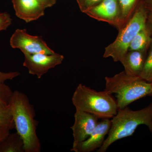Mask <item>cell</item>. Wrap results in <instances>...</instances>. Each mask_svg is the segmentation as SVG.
Masks as SVG:
<instances>
[{
  "mask_svg": "<svg viewBox=\"0 0 152 152\" xmlns=\"http://www.w3.org/2000/svg\"><path fill=\"white\" fill-rule=\"evenodd\" d=\"M10 104L15 127L23 142L25 152H41V142L37 133L38 122L28 98L24 93L15 91Z\"/></svg>",
  "mask_w": 152,
  "mask_h": 152,
  "instance_id": "obj_1",
  "label": "cell"
},
{
  "mask_svg": "<svg viewBox=\"0 0 152 152\" xmlns=\"http://www.w3.org/2000/svg\"><path fill=\"white\" fill-rule=\"evenodd\" d=\"M111 122L107 137L97 152H105L115 142L132 135L141 125L147 126L152 135V103L138 110H132L128 107L118 109Z\"/></svg>",
  "mask_w": 152,
  "mask_h": 152,
  "instance_id": "obj_2",
  "label": "cell"
},
{
  "mask_svg": "<svg viewBox=\"0 0 152 152\" xmlns=\"http://www.w3.org/2000/svg\"><path fill=\"white\" fill-rule=\"evenodd\" d=\"M104 91L112 94H115L118 109L127 107L130 104L148 96L152 83L127 75L124 71L112 77H106Z\"/></svg>",
  "mask_w": 152,
  "mask_h": 152,
  "instance_id": "obj_3",
  "label": "cell"
},
{
  "mask_svg": "<svg viewBox=\"0 0 152 152\" xmlns=\"http://www.w3.org/2000/svg\"><path fill=\"white\" fill-rule=\"evenodd\" d=\"M76 109L94 115L99 118H112L117 114L116 101L105 91H97L80 84L72 97Z\"/></svg>",
  "mask_w": 152,
  "mask_h": 152,
  "instance_id": "obj_4",
  "label": "cell"
},
{
  "mask_svg": "<svg viewBox=\"0 0 152 152\" xmlns=\"http://www.w3.org/2000/svg\"><path fill=\"white\" fill-rule=\"evenodd\" d=\"M148 10L145 0L139 3L134 15L121 29L116 39L105 48L103 57L112 58L116 62L121 63L129 51L133 39L147 26Z\"/></svg>",
  "mask_w": 152,
  "mask_h": 152,
  "instance_id": "obj_5",
  "label": "cell"
},
{
  "mask_svg": "<svg viewBox=\"0 0 152 152\" xmlns=\"http://www.w3.org/2000/svg\"><path fill=\"white\" fill-rule=\"evenodd\" d=\"M10 44L13 48L20 49L24 55H52L56 53L48 45L42 37L31 35L25 29L16 30L11 37Z\"/></svg>",
  "mask_w": 152,
  "mask_h": 152,
  "instance_id": "obj_6",
  "label": "cell"
},
{
  "mask_svg": "<svg viewBox=\"0 0 152 152\" xmlns=\"http://www.w3.org/2000/svg\"><path fill=\"white\" fill-rule=\"evenodd\" d=\"M23 66L27 68L29 73L41 79L49 70L62 63L64 57L59 54L48 55L44 53L24 55Z\"/></svg>",
  "mask_w": 152,
  "mask_h": 152,
  "instance_id": "obj_7",
  "label": "cell"
},
{
  "mask_svg": "<svg viewBox=\"0 0 152 152\" xmlns=\"http://www.w3.org/2000/svg\"><path fill=\"white\" fill-rule=\"evenodd\" d=\"M85 14L99 21L106 22L121 28V10L118 0H102Z\"/></svg>",
  "mask_w": 152,
  "mask_h": 152,
  "instance_id": "obj_8",
  "label": "cell"
},
{
  "mask_svg": "<svg viewBox=\"0 0 152 152\" xmlns=\"http://www.w3.org/2000/svg\"><path fill=\"white\" fill-rule=\"evenodd\" d=\"M75 122L71 127L73 142L72 150L86 140L93 132L98 124L99 118L94 115L76 109Z\"/></svg>",
  "mask_w": 152,
  "mask_h": 152,
  "instance_id": "obj_9",
  "label": "cell"
},
{
  "mask_svg": "<svg viewBox=\"0 0 152 152\" xmlns=\"http://www.w3.org/2000/svg\"><path fill=\"white\" fill-rule=\"evenodd\" d=\"M111 125L110 119H102L88 138L72 150L75 152H91L100 148L108 135Z\"/></svg>",
  "mask_w": 152,
  "mask_h": 152,
  "instance_id": "obj_10",
  "label": "cell"
},
{
  "mask_svg": "<svg viewBox=\"0 0 152 152\" xmlns=\"http://www.w3.org/2000/svg\"><path fill=\"white\" fill-rule=\"evenodd\" d=\"M16 15L26 23L45 15V8L38 0H12Z\"/></svg>",
  "mask_w": 152,
  "mask_h": 152,
  "instance_id": "obj_11",
  "label": "cell"
},
{
  "mask_svg": "<svg viewBox=\"0 0 152 152\" xmlns=\"http://www.w3.org/2000/svg\"><path fill=\"white\" fill-rule=\"evenodd\" d=\"M145 52L129 51L121 63L127 75L133 77H140L145 61Z\"/></svg>",
  "mask_w": 152,
  "mask_h": 152,
  "instance_id": "obj_12",
  "label": "cell"
},
{
  "mask_svg": "<svg viewBox=\"0 0 152 152\" xmlns=\"http://www.w3.org/2000/svg\"><path fill=\"white\" fill-rule=\"evenodd\" d=\"M0 152H25L23 140L18 133H12L0 143Z\"/></svg>",
  "mask_w": 152,
  "mask_h": 152,
  "instance_id": "obj_13",
  "label": "cell"
},
{
  "mask_svg": "<svg viewBox=\"0 0 152 152\" xmlns=\"http://www.w3.org/2000/svg\"><path fill=\"white\" fill-rule=\"evenodd\" d=\"M151 31L147 27H145L135 36L130 45L129 51H141L145 52L151 43Z\"/></svg>",
  "mask_w": 152,
  "mask_h": 152,
  "instance_id": "obj_14",
  "label": "cell"
},
{
  "mask_svg": "<svg viewBox=\"0 0 152 152\" xmlns=\"http://www.w3.org/2000/svg\"><path fill=\"white\" fill-rule=\"evenodd\" d=\"M142 0H118L121 19V28L130 19L131 14Z\"/></svg>",
  "mask_w": 152,
  "mask_h": 152,
  "instance_id": "obj_15",
  "label": "cell"
},
{
  "mask_svg": "<svg viewBox=\"0 0 152 152\" xmlns=\"http://www.w3.org/2000/svg\"><path fill=\"white\" fill-rule=\"evenodd\" d=\"M5 127L15 128L10 104H0V129Z\"/></svg>",
  "mask_w": 152,
  "mask_h": 152,
  "instance_id": "obj_16",
  "label": "cell"
},
{
  "mask_svg": "<svg viewBox=\"0 0 152 152\" xmlns=\"http://www.w3.org/2000/svg\"><path fill=\"white\" fill-rule=\"evenodd\" d=\"M148 54L146 57L142 72L140 77L146 81L152 83V40Z\"/></svg>",
  "mask_w": 152,
  "mask_h": 152,
  "instance_id": "obj_17",
  "label": "cell"
},
{
  "mask_svg": "<svg viewBox=\"0 0 152 152\" xmlns=\"http://www.w3.org/2000/svg\"><path fill=\"white\" fill-rule=\"evenodd\" d=\"M13 92L5 83H0V104L8 105Z\"/></svg>",
  "mask_w": 152,
  "mask_h": 152,
  "instance_id": "obj_18",
  "label": "cell"
},
{
  "mask_svg": "<svg viewBox=\"0 0 152 152\" xmlns=\"http://www.w3.org/2000/svg\"><path fill=\"white\" fill-rule=\"evenodd\" d=\"M102 0H76L79 8L82 12H86L89 9L96 5Z\"/></svg>",
  "mask_w": 152,
  "mask_h": 152,
  "instance_id": "obj_19",
  "label": "cell"
},
{
  "mask_svg": "<svg viewBox=\"0 0 152 152\" xmlns=\"http://www.w3.org/2000/svg\"><path fill=\"white\" fill-rule=\"evenodd\" d=\"M12 20L7 12L0 13V32L6 30L12 24Z\"/></svg>",
  "mask_w": 152,
  "mask_h": 152,
  "instance_id": "obj_20",
  "label": "cell"
},
{
  "mask_svg": "<svg viewBox=\"0 0 152 152\" xmlns=\"http://www.w3.org/2000/svg\"><path fill=\"white\" fill-rule=\"evenodd\" d=\"M20 75V73L18 72L6 73L0 71V83H5L6 81L13 80Z\"/></svg>",
  "mask_w": 152,
  "mask_h": 152,
  "instance_id": "obj_21",
  "label": "cell"
},
{
  "mask_svg": "<svg viewBox=\"0 0 152 152\" xmlns=\"http://www.w3.org/2000/svg\"><path fill=\"white\" fill-rule=\"evenodd\" d=\"M12 129L9 127H5L0 129V143L10 133V132Z\"/></svg>",
  "mask_w": 152,
  "mask_h": 152,
  "instance_id": "obj_22",
  "label": "cell"
},
{
  "mask_svg": "<svg viewBox=\"0 0 152 152\" xmlns=\"http://www.w3.org/2000/svg\"><path fill=\"white\" fill-rule=\"evenodd\" d=\"M45 8L51 7L55 4L57 0H38Z\"/></svg>",
  "mask_w": 152,
  "mask_h": 152,
  "instance_id": "obj_23",
  "label": "cell"
},
{
  "mask_svg": "<svg viewBox=\"0 0 152 152\" xmlns=\"http://www.w3.org/2000/svg\"><path fill=\"white\" fill-rule=\"evenodd\" d=\"M148 13H147V21H148L152 31V6H146Z\"/></svg>",
  "mask_w": 152,
  "mask_h": 152,
  "instance_id": "obj_24",
  "label": "cell"
},
{
  "mask_svg": "<svg viewBox=\"0 0 152 152\" xmlns=\"http://www.w3.org/2000/svg\"><path fill=\"white\" fill-rule=\"evenodd\" d=\"M146 5L147 6H152V0H145Z\"/></svg>",
  "mask_w": 152,
  "mask_h": 152,
  "instance_id": "obj_25",
  "label": "cell"
},
{
  "mask_svg": "<svg viewBox=\"0 0 152 152\" xmlns=\"http://www.w3.org/2000/svg\"><path fill=\"white\" fill-rule=\"evenodd\" d=\"M148 96H152V83L151 89V91H150V92Z\"/></svg>",
  "mask_w": 152,
  "mask_h": 152,
  "instance_id": "obj_26",
  "label": "cell"
}]
</instances>
